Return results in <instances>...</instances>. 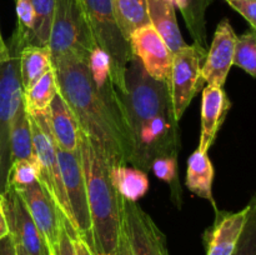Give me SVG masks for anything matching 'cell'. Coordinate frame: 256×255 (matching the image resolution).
<instances>
[{
	"instance_id": "obj_1",
	"label": "cell",
	"mask_w": 256,
	"mask_h": 255,
	"mask_svg": "<svg viewBox=\"0 0 256 255\" xmlns=\"http://www.w3.org/2000/svg\"><path fill=\"white\" fill-rule=\"evenodd\" d=\"M52 65L58 92L74 112L80 130L96 145L108 166L129 165L132 152L129 132L96 92L86 62L64 56L52 60Z\"/></svg>"
},
{
	"instance_id": "obj_2",
	"label": "cell",
	"mask_w": 256,
	"mask_h": 255,
	"mask_svg": "<svg viewBox=\"0 0 256 255\" xmlns=\"http://www.w3.org/2000/svg\"><path fill=\"white\" fill-rule=\"evenodd\" d=\"M79 154L84 172L94 250L112 255L122 232L120 196L112 185L109 166L96 145L80 130Z\"/></svg>"
},
{
	"instance_id": "obj_3",
	"label": "cell",
	"mask_w": 256,
	"mask_h": 255,
	"mask_svg": "<svg viewBox=\"0 0 256 255\" xmlns=\"http://www.w3.org/2000/svg\"><path fill=\"white\" fill-rule=\"evenodd\" d=\"M119 98L129 132L140 122L172 110L169 84L152 79L134 55L126 65L125 89L119 92Z\"/></svg>"
},
{
	"instance_id": "obj_4",
	"label": "cell",
	"mask_w": 256,
	"mask_h": 255,
	"mask_svg": "<svg viewBox=\"0 0 256 255\" xmlns=\"http://www.w3.org/2000/svg\"><path fill=\"white\" fill-rule=\"evenodd\" d=\"M95 48L82 0H56L48 42L52 60L72 56L88 62Z\"/></svg>"
},
{
	"instance_id": "obj_5",
	"label": "cell",
	"mask_w": 256,
	"mask_h": 255,
	"mask_svg": "<svg viewBox=\"0 0 256 255\" xmlns=\"http://www.w3.org/2000/svg\"><path fill=\"white\" fill-rule=\"evenodd\" d=\"M82 4L95 44L109 56L114 86L124 92L125 70L132 52L115 19L112 0H82Z\"/></svg>"
},
{
	"instance_id": "obj_6",
	"label": "cell",
	"mask_w": 256,
	"mask_h": 255,
	"mask_svg": "<svg viewBox=\"0 0 256 255\" xmlns=\"http://www.w3.org/2000/svg\"><path fill=\"white\" fill-rule=\"evenodd\" d=\"M178 122L172 110H168L135 126L130 132L132 152L129 165L148 172L156 158L178 156L180 146Z\"/></svg>"
},
{
	"instance_id": "obj_7",
	"label": "cell",
	"mask_w": 256,
	"mask_h": 255,
	"mask_svg": "<svg viewBox=\"0 0 256 255\" xmlns=\"http://www.w3.org/2000/svg\"><path fill=\"white\" fill-rule=\"evenodd\" d=\"M9 59L0 62V195L5 194L10 169V132L22 102L19 52L8 44Z\"/></svg>"
},
{
	"instance_id": "obj_8",
	"label": "cell",
	"mask_w": 256,
	"mask_h": 255,
	"mask_svg": "<svg viewBox=\"0 0 256 255\" xmlns=\"http://www.w3.org/2000/svg\"><path fill=\"white\" fill-rule=\"evenodd\" d=\"M206 58L204 46L198 42L172 54L169 78V92L174 118L179 122L200 88L204 84L202 68Z\"/></svg>"
},
{
	"instance_id": "obj_9",
	"label": "cell",
	"mask_w": 256,
	"mask_h": 255,
	"mask_svg": "<svg viewBox=\"0 0 256 255\" xmlns=\"http://www.w3.org/2000/svg\"><path fill=\"white\" fill-rule=\"evenodd\" d=\"M56 155L65 192L74 216L75 235L82 238L94 250L92 220H90L89 206H88L86 188H85L84 172L80 162L79 149L76 152H65L56 146Z\"/></svg>"
},
{
	"instance_id": "obj_10",
	"label": "cell",
	"mask_w": 256,
	"mask_h": 255,
	"mask_svg": "<svg viewBox=\"0 0 256 255\" xmlns=\"http://www.w3.org/2000/svg\"><path fill=\"white\" fill-rule=\"evenodd\" d=\"M122 228L132 255H169L162 230L138 202L120 196Z\"/></svg>"
},
{
	"instance_id": "obj_11",
	"label": "cell",
	"mask_w": 256,
	"mask_h": 255,
	"mask_svg": "<svg viewBox=\"0 0 256 255\" xmlns=\"http://www.w3.org/2000/svg\"><path fill=\"white\" fill-rule=\"evenodd\" d=\"M129 44L132 55L140 60L152 79L169 82L172 52L152 25L135 30L129 36Z\"/></svg>"
},
{
	"instance_id": "obj_12",
	"label": "cell",
	"mask_w": 256,
	"mask_h": 255,
	"mask_svg": "<svg viewBox=\"0 0 256 255\" xmlns=\"http://www.w3.org/2000/svg\"><path fill=\"white\" fill-rule=\"evenodd\" d=\"M26 205L35 225L44 238L49 250L59 242L62 215L39 180L22 188H12Z\"/></svg>"
},
{
	"instance_id": "obj_13",
	"label": "cell",
	"mask_w": 256,
	"mask_h": 255,
	"mask_svg": "<svg viewBox=\"0 0 256 255\" xmlns=\"http://www.w3.org/2000/svg\"><path fill=\"white\" fill-rule=\"evenodd\" d=\"M2 196L12 242L29 255H44L48 245L22 198L12 188Z\"/></svg>"
},
{
	"instance_id": "obj_14",
	"label": "cell",
	"mask_w": 256,
	"mask_h": 255,
	"mask_svg": "<svg viewBox=\"0 0 256 255\" xmlns=\"http://www.w3.org/2000/svg\"><path fill=\"white\" fill-rule=\"evenodd\" d=\"M236 36L228 19H222L215 30L212 46L202 68V76L206 85L224 86L232 66Z\"/></svg>"
},
{
	"instance_id": "obj_15",
	"label": "cell",
	"mask_w": 256,
	"mask_h": 255,
	"mask_svg": "<svg viewBox=\"0 0 256 255\" xmlns=\"http://www.w3.org/2000/svg\"><path fill=\"white\" fill-rule=\"evenodd\" d=\"M256 202L255 198L242 210L236 212L215 209L216 219L206 232V255H232L246 224L250 210Z\"/></svg>"
},
{
	"instance_id": "obj_16",
	"label": "cell",
	"mask_w": 256,
	"mask_h": 255,
	"mask_svg": "<svg viewBox=\"0 0 256 255\" xmlns=\"http://www.w3.org/2000/svg\"><path fill=\"white\" fill-rule=\"evenodd\" d=\"M230 108L232 102L222 86L206 85L204 88L202 98V132L198 148L200 152H209Z\"/></svg>"
},
{
	"instance_id": "obj_17",
	"label": "cell",
	"mask_w": 256,
	"mask_h": 255,
	"mask_svg": "<svg viewBox=\"0 0 256 255\" xmlns=\"http://www.w3.org/2000/svg\"><path fill=\"white\" fill-rule=\"evenodd\" d=\"M46 116L56 146L65 152H76L79 149V124L74 112L58 92L50 102Z\"/></svg>"
},
{
	"instance_id": "obj_18",
	"label": "cell",
	"mask_w": 256,
	"mask_h": 255,
	"mask_svg": "<svg viewBox=\"0 0 256 255\" xmlns=\"http://www.w3.org/2000/svg\"><path fill=\"white\" fill-rule=\"evenodd\" d=\"M150 25L162 38L172 54L186 45L180 32L175 6L170 0H148Z\"/></svg>"
},
{
	"instance_id": "obj_19",
	"label": "cell",
	"mask_w": 256,
	"mask_h": 255,
	"mask_svg": "<svg viewBox=\"0 0 256 255\" xmlns=\"http://www.w3.org/2000/svg\"><path fill=\"white\" fill-rule=\"evenodd\" d=\"M212 180L214 166L209 155L196 149L188 160L186 188L198 196L210 202L214 209H216V202L212 198Z\"/></svg>"
},
{
	"instance_id": "obj_20",
	"label": "cell",
	"mask_w": 256,
	"mask_h": 255,
	"mask_svg": "<svg viewBox=\"0 0 256 255\" xmlns=\"http://www.w3.org/2000/svg\"><path fill=\"white\" fill-rule=\"evenodd\" d=\"M109 178L119 196L129 202H138V200L149 190L146 172L136 168H129V165H115L109 168Z\"/></svg>"
},
{
	"instance_id": "obj_21",
	"label": "cell",
	"mask_w": 256,
	"mask_h": 255,
	"mask_svg": "<svg viewBox=\"0 0 256 255\" xmlns=\"http://www.w3.org/2000/svg\"><path fill=\"white\" fill-rule=\"evenodd\" d=\"M52 68L48 48L26 45L19 52V75L22 92L29 90Z\"/></svg>"
},
{
	"instance_id": "obj_22",
	"label": "cell",
	"mask_w": 256,
	"mask_h": 255,
	"mask_svg": "<svg viewBox=\"0 0 256 255\" xmlns=\"http://www.w3.org/2000/svg\"><path fill=\"white\" fill-rule=\"evenodd\" d=\"M16 160H28L39 164L32 148L29 115L25 112L22 102L18 109L10 132V165Z\"/></svg>"
},
{
	"instance_id": "obj_23",
	"label": "cell",
	"mask_w": 256,
	"mask_h": 255,
	"mask_svg": "<svg viewBox=\"0 0 256 255\" xmlns=\"http://www.w3.org/2000/svg\"><path fill=\"white\" fill-rule=\"evenodd\" d=\"M115 19L125 39L140 28L150 25L148 0H112Z\"/></svg>"
},
{
	"instance_id": "obj_24",
	"label": "cell",
	"mask_w": 256,
	"mask_h": 255,
	"mask_svg": "<svg viewBox=\"0 0 256 255\" xmlns=\"http://www.w3.org/2000/svg\"><path fill=\"white\" fill-rule=\"evenodd\" d=\"M56 92V80L52 68L29 90L22 92V104L26 114L36 115L46 112Z\"/></svg>"
},
{
	"instance_id": "obj_25",
	"label": "cell",
	"mask_w": 256,
	"mask_h": 255,
	"mask_svg": "<svg viewBox=\"0 0 256 255\" xmlns=\"http://www.w3.org/2000/svg\"><path fill=\"white\" fill-rule=\"evenodd\" d=\"M34 9L35 22L30 45L48 48L56 0H30Z\"/></svg>"
},
{
	"instance_id": "obj_26",
	"label": "cell",
	"mask_w": 256,
	"mask_h": 255,
	"mask_svg": "<svg viewBox=\"0 0 256 255\" xmlns=\"http://www.w3.org/2000/svg\"><path fill=\"white\" fill-rule=\"evenodd\" d=\"M232 65H236L250 76H256V35L250 29L240 36H236Z\"/></svg>"
},
{
	"instance_id": "obj_27",
	"label": "cell",
	"mask_w": 256,
	"mask_h": 255,
	"mask_svg": "<svg viewBox=\"0 0 256 255\" xmlns=\"http://www.w3.org/2000/svg\"><path fill=\"white\" fill-rule=\"evenodd\" d=\"M40 165L28 160H16L12 162L8 175V186L22 188L39 180Z\"/></svg>"
},
{
	"instance_id": "obj_28",
	"label": "cell",
	"mask_w": 256,
	"mask_h": 255,
	"mask_svg": "<svg viewBox=\"0 0 256 255\" xmlns=\"http://www.w3.org/2000/svg\"><path fill=\"white\" fill-rule=\"evenodd\" d=\"M150 170L155 174V176L160 180L165 182L166 184L172 185V189H175V185L179 189V182H178V156H162L156 158L152 160L150 165Z\"/></svg>"
},
{
	"instance_id": "obj_29",
	"label": "cell",
	"mask_w": 256,
	"mask_h": 255,
	"mask_svg": "<svg viewBox=\"0 0 256 255\" xmlns=\"http://www.w3.org/2000/svg\"><path fill=\"white\" fill-rule=\"evenodd\" d=\"M232 255H256V204L250 210L246 224Z\"/></svg>"
},
{
	"instance_id": "obj_30",
	"label": "cell",
	"mask_w": 256,
	"mask_h": 255,
	"mask_svg": "<svg viewBox=\"0 0 256 255\" xmlns=\"http://www.w3.org/2000/svg\"><path fill=\"white\" fill-rule=\"evenodd\" d=\"M225 2L249 22L252 30L256 29V0H225Z\"/></svg>"
},
{
	"instance_id": "obj_31",
	"label": "cell",
	"mask_w": 256,
	"mask_h": 255,
	"mask_svg": "<svg viewBox=\"0 0 256 255\" xmlns=\"http://www.w3.org/2000/svg\"><path fill=\"white\" fill-rule=\"evenodd\" d=\"M52 255H76L72 244V238L66 229V220L62 218V226H60L59 242L52 250H50Z\"/></svg>"
},
{
	"instance_id": "obj_32",
	"label": "cell",
	"mask_w": 256,
	"mask_h": 255,
	"mask_svg": "<svg viewBox=\"0 0 256 255\" xmlns=\"http://www.w3.org/2000/svg\"><path fill=\"white\" fill-rule=\"evenodd\" d=\"M212 0H192V6H194V16L196 22L198 35H199V42L202 45L205 36V12L209 6Z\"/></svg>"
},
{
	"instance_id": "obj_33",
	"label": "cell",
	"mask_w": 256,
	"mask_h": 255,
	"mask_svg": "<svg viewBox=\"0 0 256 255\" xmlns=\"http://www.w3.org/2000/svg\"><path fill=\"white\" fill-rule=\"evenodd\" d=\"M72 238L76 255H98L82 238H79L78 235H72Z\"/></svg>"
},
{
	"instance_id": "obj_34",
	"label": "cell",
	"mask_w": 256,
	"mask_h": 255,
	"mask_svg": "<svg viewBox=\"0 0 256 255\" xmlns=\"http://www.w3.org/2000/svg\"><path fill=\"white\" fill-rule=\"evenodd\" d=\"M9 235H10L9 224H8L6 215H5L2 196L0 195V240L4 239V238H6V236H9Z\"/></svg>"
},
{
	"instance_id": "obj_35",
	"label": "cell",
	"mask_w": 256,
	"mask_h": 255,
	"mask_svg": "<svg viewBox=\"0 0 256 255\" xmlns=\"http://www.w3.org/2000/svg\"><path fill=\"white\" fill-rule=\"evenodd\" d=\"M0 255H16L14 242L10 235L0 240Z\"/></svg>"
},
{
	"instance_id": "obj_36",
	"label": "cell",
	"mask_w": 256,
	"mask_h": 255,
	"mask_svg": "<svg viewBox=\"0 0 256 255\" xmlns=\"http://www.w3.org/2000/svg\"><path fill=\"white\" fill-rule=\"evenodd\" d=\"M112 255H132L130 254L126 238H125L124 232H122H122H120V236H119V242H118V245H116V249H115V252H112Z\"/></svg>"
},
{
	"instance_id": "obj_37",
	"label": "cell",
	"mask_w": 256,
	"mask_h": 255,
	"mask_svg": "<svg viewBox=\"0 0 256 255\" xmlns=\"http://www.w3.org/2000/svg\"><path fill=\"white\" fill-rule=\"evenodd\" d=\"M9 56H10V52H9V49H8V44L5 42L4 38H2V29H0V62L9 59Z\"/></svg>"
},
{
	"instance_id": "obj_38",
	"label": "cell",
	"mask_w": 256,
	"mask_h": 255,
	"mask_svg": "<svg viewBox=\"0 0 256 255\" xmlns=\"http://www.w3.org/2000/svg\"><path fill=\"white\" fill-rule=\"evenodd\" d=\"M14 246H15V252H16V255H29L22 246H20L19 244H15L14 242Z\"/></svg>"
},
{
	"instance_id": "obj_39",
	"label": "cell",
	"mask_w": 256,
	"mask_h": 255,
	"mask_svg": "<svg viewBox=\"0 0 256 255\" xmlns=\"http://www.w3.org/2000/svg\"><path fill=\"white\" fill-rule=\"evenodd\" d=\"M44 255H52V252H50L49 248H48V250H46V252H45V254H44Z\"/></svg>"
}]
</instances>
